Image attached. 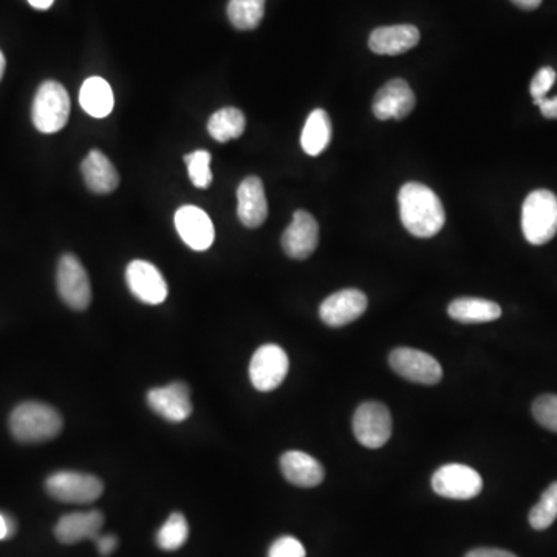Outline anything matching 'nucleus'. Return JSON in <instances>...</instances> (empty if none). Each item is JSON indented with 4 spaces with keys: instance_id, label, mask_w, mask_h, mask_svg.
I'll list each match as a JSON object with an SVG mask.
<instances>
[{
    "instance_id": "1",
    "label": "nucleus",
    "mask_w": 557,
    "mask_h": 557,
    "mask_svg": "<svg viewBox=\"0 0 557 557\" xmlns=\"http://www.w3.org/2000/svg\"><path fill=\"white\" fill-rule=\"evenodd\" d=\"M404 228L415 237L429 239L445 226L446 214L438 195L421 183H406L398 195Z\"/></svg>"
},
{
    "instance_id": "2",
    "label": "nucleus",
    "mask_w": 557,
    "mask_h": 557,
    "mask_svg": "<svg viewBox=\"0 0 557 557\" xmlns=\"http://www.w3.org/2000/svg\"><path fill=\"white\" fill-rule=\"evenodd\" d=\"M10 431L19 443H42L61 434L62 417L55 407L27 401L11 412Z\"/></svg>"
},
{
    "instance_id": "3",
    "label": "nucleus",
    "mask_w": 557,
    "mask_h": 557,
    "mask_svg": "<svg viewBox=\"0 0 557 557\" xmlns=\"http://www.w3.org/2000/svg\"><path fill=\"white\" fill-rule=\"evenodd\" d=\"M523 236L531 245H545L557 234V197L547 189L531 192L522 208Z\"/></svg>"
},
{
    "instance_id": "4",
    "label": "nucleus",
    "mask_w": 557,
    "mask_h": 557,
    "mask_svg": "<svg viewBox=\"0 0 557 557\" xmlns=\"http://www.w3.org/2000/svg\"><path fill=\"white\" fill-rule=\"evenodd\" d=\"M70 117V96L62 84L45 81L36 92L31 118L42 134H56Z\"/></svg>"
},
{
    "instance_id": "5",
    "label": "nucleus",
    "mask_w": 557,
    "mask_h": 557,
    "mask_svg": "<svg viewBox=\"0 0 557 557\" xmlns=\"http://www.w3.org/2000/svg\"><path fill=\"white\" fill-rule=\"evenodd\" d=\"M47 493L62 503L89 505L96 502L104 493V485L92 474L76 471H58L45 482Z\"/></svg>"
},
{
    "instance_id": "6",
    "label": "nucleus",
    "mask_w": 557,
    "mask_h": 557,
    "mask_svg": "<svg viewBox=\"0 0 557 557\" xmlns=\"http://www.w3.org/2000/svg\"><path fill=\"white\" fill-rule=\"evenodd\" d=\"M56 287L67 307L76 311H84L89 308L90 302H92L89 274L81 264V260L73 254H64L59 259Z\"/></svg>"
},
{
    "instance_id": "7",
    "label": "nucleus",
    "mask_w": 557,
    "mask_h": 557,
    "mask_svg": "<svg viewBox=\"0 0 557 557\" xmlns=\"http://www.w3.org/2000/svg\"><path fill=\"white\" fill-rule=\"evenodd\" d=\"M392 415L384 404L367 401L353 415V434L369 449H380L392 437Z\"/></svg>"
},
{
    "instance_id": "8",
    "label": "nucleus",
    "mask_w": 557,
    "mask_h": 557,
    "mask_svg": "<svg viewBox=\"0 0 557 557\" xmlns=\"http://www.w3.org/2000/svg\"><path fill=\"white\" fill-rule=\"evenodd\" d=\"M432 489L445 499L469 500L482 493L483 480L475 469L451 463L441 466L432 475Z\"/></svg>"
},
{
    "instance_id": "9",
    "label": "nucleus",
    "mask_w": 557,
    "mask_h": 557,
    "mask_svg": "<svg viewBox=\"0 0 557 557\" xmlns=\"http://www.w3.org/2000/svg\"><path fill=\"white\" fill-rule=\"evenodd\" d=\"M288 369L287 352L276 344H265L251 358L250 380L259 392H271L284 383Z\"/></svg>"
},
{
    "instance_id": "10",
    "label": "nucleus",
    "mask_w": 557,
    "mask_h": 557,
    "mask_svg": "<svg viewBox=\"0 0 557 557\" xmlns=\"http://www.w3.org/2000/svg\"><path fill=\"white\" fill-rule=\"evenodd\" d=\"M389 364L393 372L412 383L432 386L440 383L443 378V369L434 356L411 347L393 350L389 356Z\"/></svg>"
},
{
    "instance_id": "11",
    "label": "nucleus",
    "mask_w": 557,
    "mask_h": 557,
    "mask_svg": "<svg viewBox=\"0 0 557 557\" xmlns=\"http://www.w3.org/2000/svg\"><path fill=\"white\" fill-rule=\"evenodd\" d=\"M126 282L135 298L144 304L160 305L168 298V284L157 267L147 260H134L126 270Z\"/></svg>"
},
{
    "instance_id": "12",
    "label": "nucleus",
    "mask_w": 557,
    "mask_h": 557,
    "mask_svg": "<svg viewBox=\"0 0 557 557\" xmlns=\"http://www.w3.org/2000/svg\"><path fill=\"white\" fill-rule=\"evenodd\" d=\"M147 404L155 414L171 423H182L192 414L191 390L186 383L155 387L147 393Z\"/></svg>"
},
{
    "instance_id": "13",
    "label": "nucleus",
    "mask_w": 557,
    "mask_h": 557,
    "mask_svg": "<svg viewBox=\"0 0 557 557\" xmlns=\"http://www.w3.org/2000/svg\"><path fill=\"white\" fill-rule=\"evenodd\" d=\"M415 93L404 79H392L381 87L373 100V115L378 120H404L414 110Z\"/></svg>"
},
{
    "instance_id": "14",
    "label": "nucleus",
    "mask_w": 557,
    "mask_h": 557,
    "mask_svg": "<svg viewBox=\"0 0 557 557\" xmlns=\"http://www.w3.org/2000/svg\"><path fill=\"white\" fill-rule=\"evenodd\" d=\"M367 310V296L363 291L355 288L338 291L330 294L319 308V316L322 322L329 327H344L350 322L356 321L364 315Z\"/></svg>"
},
{
    "instance_id": "15",
    "label": "nucleus",
    "mask_w": 557,
    "mask_h": 557,
    "mask_svg": "<svg viewBox=\"0 0 557 557\" xmlns=\"http://www.w3.org/2000/svg\"><path fill=\"white\" fill-rule=\"evenodd\" d=\"M319 243V225L307 211H296L282 236V248L291 259L304 260L315 253Z\"/></svg>"
},
{
    "instance_id": "16",
    "label": "nucleus",
    "mask_w": 557,
    "mask_h": 557,
    "mask_svg": "<svg viewBox=\"0 0 557 557\" xmlns=\"http://www.w3.org/2000/svg\"><path fill=\"white\" fill-rule=\"evenodd\" d=\"M175 228L183 242L194 251H206L211 248L216 231L211 219L203 209L197 206H182L175 212Z\"/></svg>"
},
{
    "instance_id": "17",
    "label": "nucleus",
    "mask_w": 557,
    "mask_h": 557,
    "mask_svg": "<svg viewBox=\"0 0 557 557\" xmlns=\"http://www.w3.org/2000/svg\"><path fill=\"white\" fill-rule=\"evenodd\" d=\"M237 216L247 228H259L268 217V202L264 183L257 177H248L237 189Z\"/></svg>"
},
{
    "instance_id": "18",
    "label": "nucleus",
    "mask_w": 557,
    "mask_h": 557,
    "mask_svg": "<svg viewBox=\"0 0 557 557\" xmlns=\"http://www.w3.org/2000/svg\"><path fill=\"white\" fill-rule=\"evenodd\" d=\"M103 525L104 516L101 511L67 514L56 523L55 536L61 544L75 545L83 540L98 539Z\"/></svg>"
},
{
    "instance_id": "19",
    "label": "nucleus",
    "mask_w": 557,
    "mask_h": 557,
    "mask_svg": "<svg viewBox=\"0 0 557 557\" xmlns=\"http://www.w3.org/2000/svg\"><path fill=\"white\" fill-rule=\"evenodd\" d=\"M418 42L420 31L414 25H392L373 30L369 47L376 55L395 56L409 52Z\"/></svg>"
},
{
    "instance_id": "20",
    "label": "nucleus",
    "mask_w": 557,
    "mask_h": 557,
    "mask_svg": "<svg viewBox=\"0 0 557 557\" xmlns=\"http://www.w3.org/2000/svg\"><path fill=\"white\" fill-rule=\"evenodd\" d=\"M281 471L291 485L315 488L324 482V466L315 457L301 451H288L281 457Z\"/></svg>"
},
{
    "instance_id": "21",
    "label": "nucleus",
    "mask_w": 557,
    "mask_h": 557,
    "mask_svg": "<svg viewBox=\"0 0 557 557\" xmlns=\"http://www.w3.org/2000/svg\"><path fill=\"white\" fill-rule=\"evenodd\" d=\"M81 171L87 188L95 194H110L120 185V175L112 165V161L96 149L90 151V154L84 158Z\"/></svg>"
},
{
    "instance_id": "22",
    "label": "nucleus",
    "mask_w": 557,
    "mask_h": 557,
    "mask_svg": "<svg viewBox=\"0 0 557 557\" xmlns=\"http://www.w3.org/2000/svg\"><path fill=\"white\" fill-rule=\"evenodd\" d=\"M449 316L463 324H482L496 321L502 316V308L493 301L480 298H458L448 307Z\"/></svg>"
},
{
    "instance_id": "23",
    "label": "nucleus",
    "mask_w": 557,
    "mask_h": 557,
    "mask_svg": "<svg viewBox=\"0 0 557 557\" xmlns=\"http://www.w3.org/2000/svg\"><path fill=\"white\" fill-rule=\"evenodd\" d=\"M79 103L81 107L93 118L109 117L113 110V92L106 79L100 76L84 81L81 92H79Z\"/></svg>"
},
{
    "instance_id": "24",
    "label": "nucleus",
    "mask_w": 557,
    "mask_h": 557,
    "mask_svg": "<svg viewBox=\"0 0 557 557\" xmlns=\"http://www.w3.org/2000/svg\"><path fill=\"white\" fill-rule=\"evenodd\" d=\"M332 141V121L329 113L322 109L313 110L305 121L301 144L305 154L318 157Z\"/></svg>"
},
{
    "instance_id": "25",
    "label": "nucleus",
    "mask_w": 557,
    "mask_h": 557,
    "mask_svg": "<svg viewBox=\"0 0 557 557\" xmlns=\"http://www.w3.org/2000/svg\"><path fill=\"white\" fill-rule=\"evenodd\" d=\"M245 127H247V118L242 110L236 107L217 110L208 121L209 135L219 143L242 137Z\"/></svg>"
},
{
    "instance_id": "26",
    "label": "nucleus",
    "mask_w": 557,
    "mask_h": 557,
    "mask_svg": "<svg viewBox=\"0 0 557 557\" xmlns=\"http://www.w3.org/2000/svg\"><path fill=\"white\" fill-rule=\"evenodd\" d=\"M265 13V0H229L228 18L239 30H254Z\"/></svg>"
},
{
    "instance_id": "27",
    "label": "nucleus",
    "mask_w": 557,
    "mask_h": 557,
    "mask_svg": "<svg viewBox=\"0 0 557 557\" xmlns=\"http://www.w3.org/2000/svg\"><path fill=\"white\" fill-rule=\"evenodd\" d=\"M189 536L188 520L182 513H172L158 530L157 545L161 550L175 551L186 544Z\"/></svg>"
},
{
    "instance_id": "28",
    "label": "nucleus",
    "mask_w": 557,
    "mask_h": 557,
    "mask_svg": "<svg viewBox=\"0 0 557 557\" xmlns=\"http://www.w3.org/2000/svg\"><path fill=\"white\" fill-rule=\"evenodd\" d=\"M557 519V482L551 483L539 502L531 508L530 525L534 530H547Z\"/></svg>"
},
{
    "instance_id": "29",
    "label": "nucleus",
    "mask_w": 557,
    "mask_h": 557,
    "mask_svg": "<svg viewBox=\"0 0 557 557\" xmlns=\"http://www.w3.org/2000/svg\"><path fill=\"white\" fill-rule=\"evenodd\" d=\"M189 178L195 188L206 189L212 183L211 154L208 151H195L185 157Z\"/></svg>"
},
{
    "instance_id": "30",
    "label": "nucleus",
    "mask_w": 557,
    "mask_h": 557,
    "mask_svg": "<svg viewBox=\"0 0 557 557\" xmlns=\"http://www.w3.org/2000/svg\"><path fill=\"white\" fill-rule=\"evenodd\" d=\"M533 415L537 423L557 434V395H542L533 403Z\"/></svg>"
},
{
    "instance_id": "31",
    "label": "nucleus",
    "mask_w": 557,
    "mask_h": 557,
    "mask_svg": "<svg viewBox=\"0 0 557 557\" xmlns=\"http://www.w3.org/2000/svg\"><path fill=\"white\" fill-rule=\"evenodd\" d=\"M304 545L296 537L282 536L273 542L268 557H305Z\"/></svg>"
},
{
    "instance_id": "32",
    "label": "nucleus",
    "mask_w": 557,
    "mask_h": 557,
    "mask_svg": "<svg viewBox=\"0 0 557 557\" xmlns=\"http://www.w3.org/2000/svg\"><path fill=\"white\" fill-rule=\"evenodd\" d=\"M556 76V72L551 67H544V69H540L536 73L530 86L534 103H539L540 100L547 98V93L550 92L551 87L556 83Z\"/></svg>"
},
{
    "instance_id": "33",
    "label": "nucleus",
    "mask_w": 557,
    "mask_h": 557,
    "mask_svg": "<svg viewBox=\"0 0 557 557\" xmlns=\"http://www.w3.org/2000/svg\"><path fill=\"white\" fill-rule=\"evenodd\" d=\"M95 544L101 556L109 557L110 554L115 553V550H117L118 539L117 536H113V534H106V536H101L100 534L98 539L95 540Z\"/></svg>"
},
{
    "instance_id": "34",
    "label": "nucleus",
    "mask_w": 557,
    "mask_h": 557,
    "mask_svg": "<svg viewBox=\"0 0 557 557\" xmlns=\"http://www.w3.org/2000/svg\"><path fill=\"white\" fill-rule=\"evenodd\" d=\"M465 557H517L510 551L499 550V548H475L469 551Z\"/></svg>"
},
{
    "instance_id": "35",
    "label": "nucleus",
    "mask_w": 557,
    "mask_h": 557,
    "mask_svg": "<svg viewBox=\"0 0 557 557\" xmlns=\"http://www.w3.org/2000/svg\"><path fill=\"white\" fill-rule=\"evenodd\" d=\"M16 533V522L8 514L0 513V540L10 539Z\"/></svg>"
},
{
    "instance_id": "36",
    "label": "nucleus",
    "mask_w": 557,
    "mask_h": 557,
    "mask_svg": "<svg viewBox=\"0 0 557 557\" xmlns=\"http://www.w3.org/2000/svg\"><path fill=\"white\" fill-rule=\"evenodd\" d=\"M540 107V112L548 120H557V96L553 98H544L536 103Z\"/></svg>"
},
{
    "instance_id": "37",
    "label": "nucleus",
    "mask_w": 557,
    "mask_h": 557,
    "mask_svg": "<svg viewBox=\"0 0 557 557\" xmlns=\"http://www.w3.org/2000/svg\"><path fill=\"white\" fill-rule=\"evenodd\" d=\"M511 2H514L522 10H536L542 4V0H511Z\"/></svg>"
},
{
    "instance_id": "38",
    "label": "nucleus",
    "mask_w": 557,
    "mask_h": 557,
    "mask_svg": "<svg viewBox=\"0 0 557 557\" xmlns=\"http://www.w3.org/2000/svg\"><path fill=\"white\" fill-rule=\"evenodd\" d=\"M53 2L55 0H28V4L36 8V10H48V8L52 7Z\"/></svg>"
},
{
    "instance_id": "39",
    "label": "nucleus",
    "mask_w": 557,
    "mask_h": 557,
    "mask_svg": "<svg viewBox=\"0 0 557 557\" xmlns=\"http://www.w3.org/2000/svg\"><path fill=\"white\" fill-rule=\"evenodd\" d=\"M5 65H7V62H5L4 53L0 52V79L4 76Z\"/></svg>"
}]
</instances>
